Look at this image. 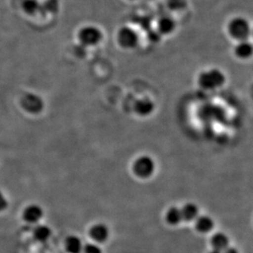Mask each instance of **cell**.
<instances>
[{
    "mask_svg": "<svg viewBox=\"0 0 253 253\" xmlns=\"http://www.w3.org/2000/svg\"><path fill=\"white\" fill-rule=\"evenodd\" d=\"M225 81V74L220 70L213 68L199 74L198 84L205 90H215L223 86Z\"/></svg>",
    "mask_w": 253,
    "mask_h": 253,
    "instance_id": "1",
    "label": "cell"
},
{
    "mask_svg": "<svg viewBox=\"0 0 253 253\" xmlns=\"http://www.w3.org/2000/svg\"><path fill=\"white\" fill-rule=\"evenodd\" d=\"M228 33L232 38L240 41H248L251 35V27L249 21L244 17H235L228 24Z\"/></svg>",
    "mask_w": 253,
    "mask_h": 253,
    "instance_id": "2",
    "label": "cell"
},
{
    "mask_svg": "<svg viewBox=\"0 0 253 253\" xmlns=\"http://www.w3.org/2000/svg\"><path fill=\"white\" fill-rule=\"evenodd\" d=\"M155 169V162L150 156H140L135 159L132 165V170L134 174L141 179L149 178L153 175Z\"/></svg>",
    "mask_w": 253,
    "mask_h": 253,
    "instance_id": "3",
    "label": "cell"
},
{
    "mask_svg": "<svg viewBox=\"0 0 253 253\" xmlns=\"http://www.w3.org/2000/svg\"><path fill=\"white\" fill-rule=\"evenodd\" d=\"M78 38L84 47L95 46L103 40V33L98 27L87 26L80 30Z\"/></svg>",
    "mask_w": 253,
    "mask_h": 253,
    "instance_id": "4",
    "label": "cell"
},
{
    "mask_svg": "<svg viewBox=\"0 0 253 253\" xmlns=\"http://www.w3.org/2000/svg\"><path fill=\"white\" fill-rule=\"evenodd\" d=\"M139 36L136 31L129 27L120 29L117 35V43L124 49H132L138 45Z\"/></svg>",
    "mask_w": 253,
    "mask_h": 253,
    "instance_id": "5",
    "label": "cell"
},
{
    "mask_svg": "<svg viewBox=\"0 0 253 253\" xmlns=\"http://www.w3.org/2000/svg\"><path fill=\"white\" fill-rule=\"evenodd\" d=\"M22 108L27 111V113L31 114H38L41 113L44 107V103L41 96L34 93H27L22 97Z\"/></svg>",
    "mask_w": 253,
    "mask_h": 253,
    "instance_id": "6",
    "label": "cell"
},
{
    "mask_svg": "<svg viewBox=\"0 0 253 253\" xmlns=\"http://www.w3.org/2000/svg\"><path fill=\"white\" fill-rule=\"evenodd\" d=\"M88 234L96 244H100L108 240L110 231L105 224L97 223L90 227V229L88 230Z\"/></svg>",
    "mask_w": 253,
    "mask_h": 253,
    "instance_id": "7",
    "label": "cell"
},
{
    "mask_svg": "<svg viewBox=\"0 0 253 253\" xmlns=\"http://www.w3.org/2000/svg\"><path fill=\"white\" fill-rule=\"evenodd\" d=\"M134 113L139 117H148L154 112L155 104L150 98H140L134 103Z\"/></svg>",
    "mask_w": 253,
    "mask_h": 253,
    "instance_id": "8",
    "label": "cell"
},
{
    "mask_svg": "<svg viewBox=\"0 0 253 253\" xmlns=\"http://www.w3.org/2000/svg\"><path fill=\"white\" fill-rule=\"evenodd\" d=\"M43 210L41 206L37 204H31L25 208L23 211V219L27 222L34 224L37 223L43 218Z\"/></svg>",
    "mask_w": 253,
    "mask_h": 253,
    "instance_id": "9",
    "label": "cell"
},
{
    "mask_svg": "<svg viewBox=\"0 0 253 253\" xmlns=\"http://www.w3.org/2000/svg\"><path fill=\"white\" fill-rule=\"evenodd\" d=\"M176 28V22L169 16H163L158 19L157 31L161 36H168L173 33Z\"/></svg>",
    "mask_w": 253,
    "mask_h": 253,
    "instance_id": "10",
    "label": "cell"
},
{
    "mask_svg": "<svg viewBox=\"0 0 253 253\" xmlns=\"http://www.w3.org/2000/svg\"><path fill=\"white\" fill-rule=\"evenodd\" d=\"M215 222L212 218L207 215H198L195 220V228L199 233L207 234L212 230Z\"/></svg>",
    "mask_w": 253,
    "mask_h": 253,
    "instance_id": "11",
    "label": "cell"
},
{
    "mask_svg": "<svg viewBox=\"0 0 253 253\" xmlns=\"http://www.w3.org/2000/svg\"><path fill=\"white\" fill-rule=\"evenodd\" d=\"M211 245L212 249H217L220 251H225L229 247V239L225 233L217 232L211 238Z\"/></svg>",
    "mask_w": 253,
    "mask_h": 253,
    "instance_id": "12",
    "label": "cell"
},
{
    "mask_svg": "<svg viewBox=\"0 0 253 253\" xmlns=\"http://www.w3.org/2000/svg\"><path fill=\"white\" fill-rule=\"evenodd\" d=\"M253 45L248 41H240L234 48V54L239 59H249L253 55Z\"/></svg>",
    "mask_w": 253,
    "mask_h": 253,
    "instance_id": "13",
    "label": "cell"
},
{
    "mask_svg": "<svg viewBox=\"0 0 253 253\" xmlns=\"http://www.w3.org/2000/svg\"><path fill=\"white\" fill-rule=\"evenodd\" d=\"M84 244L77 235H70L65 240V249L68 253H82Z\"/></svg>",
    "mask_w": 253,
    "mask_h": 253,
    "instance_id": "14",
    "label": "cell"
},
{
    "mask_svg": "<svg viewBox=\"0 0 253 253\" xmlns=\"http://www.w3.org/2000/svg\"><path fill=\"white\" fill-rule=\"evenodd\" d=\"M181 210L182 217L183 220L190 222L196 220L197 217L199 215V209L198 206L193 203H186L180 208Z\"/></svg>",
    "mask_w": 253,
    "mask_h": 253,
    "instance_id": "15",
    "label": "cell"
},
{
    "mask_svg": "<svg viewBox=\"0 0 253 253\" xmlns=\"http://www.w3.org/2000/svg\"><path fill=\"white\" fill-rule=\"evenodd\" d=\"M165 219L167 223L169 225L174 226L180 224L183 221L180 208L177 207L169 208L166 212Z\"/></svg>",
    "mask_w": 253,
    "mask_h": 253,
    "instance_id": "16",
    "label": "cell"
},
{
    "mask_svg": "<svg viewBox=\"0 0 253 253\" xmlns=\"http://www.w3.org/2000/svg\"><path fill=\"white\" fill-rule=\"evenodd\" d=\"M33 236L36 241L45 243L52 236V230L45 225H39L34 229Z\"/></svg>",
    "mask_w": 253,
    "mask_h": 253,
    "instance_id": "17",
    "label": "cell"
},
{
    "mask_svg": "<svg viewBox=\"0 0 253 253\" xmlns=\"http://www.w3.org/2000/svg\"><path fill=\"white\" fill-rule=\"evenodd\" d=\"M22 7L27 14L33 16L41 12V3L38 0H23Z\"/></svg>",
    "mask_w": 253,
    "mask_h": 253,
    "instance_id": "18",
    "label": "cell"
},
{
    "mask_svg": "<svg viewBox=\"0 0 253 253\" xmlns=\"http://www.w3.org/2000/svg\"><path fill=\"white\" fill-rule=\"evenodd\" d=\"M59 9L58 0H46L41 3V13L42 16H45L48 13H57Z\"/></svg>",
    "mask_w": 253,
    "mask_h": 253,
    "instance_id": "19",
    "label": "cell"
},
{
    "mask_svg": "<svg viewBox=\"0 0 253 253\" xmlns=\"http://www.w3.org/2000/svg\"><path fill=\"white\" fill-rule=\"evenodd\" d=\"M186 1L185 0H168V7L173 11H179L185 7Z\"/></svg>",
    "mask_w": 253,
    "mask_h": 253,
    "instance_id": "20",
    "label": "cell"
},
{
    "mask_svg": "<svg viewBox=\"0 0 253 253\" xmlns=\"http://www.w3.org/2000/svg\"><path fill=\"white\" fill-rule=\"evenodd\" d=\"M82 253H103V251L98 244L89 243L84 245Z\"/></svg>",
    "mask_w": 253,
    "mask_h": 253,
    "instance_id": "21",
    "label": "cell"
},
{
    "mask_svg": "<svg viewBox=\"0 0 253 253\" xmlns=\"http://www.w3.org/2000/svg\"><path fill=\"white\" fill-rule=\"evenodd\" d=\"M7 206H8L7 199L6 198V197H5L3 193L0 190V212L6 210V209H7Z\"/></svg>",
    "mask_w": 253,
    "mask_h": 253,
    "instance_id": "22",
    "label": "cell"
},
{
    "mask_svg": "<svg viewBox=\"0 0 253 253\" xmlns=\"http://www.w3.org/2000/svg\"><path fill=\"white\" fill-rule=\"evenodd\" d=\"M223 253H239V250L233 248V247H229L225 249V251H223Z\"/></svg>",
    "mask_w": 253,
    "mask_h": 253,
    "instance_id": "23",
    "label": "cell"
},
{
    "mask_svg": "<svg viewBox=\"0 0 253 253\" xmlns=\"http://www.w3.org/2000/svg\"><path fill=\"white\" fill-rule=\"evenodd\" d=\"M209 253H223L222 251H220V250H217V249H212L209 252Z\"/></svg>",
    "mask_w": 253,
    "mask_h": 253,
    "instance_id": "24",
    "label": "cell"
}]
</instances>
